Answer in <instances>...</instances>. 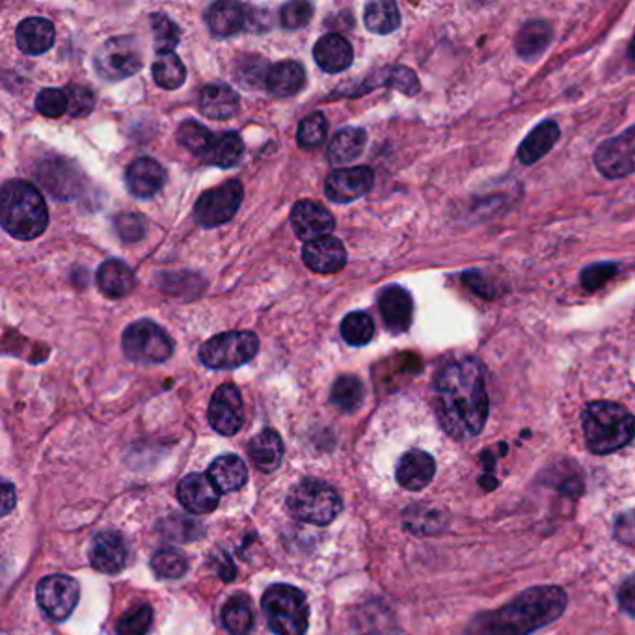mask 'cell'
I'll list each match as a JSON object with an SVG mask.
<instances>
[{
	"label": "cell",
	"instance_id": "52",
	"mask_svg": "<svg viewBox=\"0 0 635 635\" xmlns=\"http://www.w3.org/2000/svg\"><path fill=\"white\" fill-rule=\"evenodd\" d=\"M615 539L622 544H635V511L619 514L615 520Z\"/></svg>",
	"mask_w": 635,
	"mask_h": 635
},
{
	"label": "cell",
	"instance_id": "53",
	"mask_svg": "<svg viewBox=\"0 0 635 635\" xmlns=\"http://www.w3.org/2000/svg\"><path fill=\"white\" fill-rule=\"evenodd\" d=\"M619 604L628 615L635 617V574L622 581L621 589H619Z\"/></svg>",
	"mask_w": 635,
	"mask_h": 635
},
{
	"label": "cell",
	"instance_id": "3",
	"mask_svg": "<svg viewBox=\"0 0 635 635\" xmlns=\"http://www.w3.org/2000/svg\"><path fill=\"white\" fill-rule=\"evenodd\" d=\"M0 220L4 231L15 239H38L49 224V211L40 190L27 181H8L2 187Z\"/></svg>",
	"mask_w": 635,
	"mask_h": 635
},
{
	"label": "cell",
	"instance_id": "15",
	"mask_svg": "<svg viewBox=\"0 0 635 635\" xmlns=\"http://www.w3.org/2000/svg\"><path fill=\"white\" fill-rule=\"evenodd\" d=\"M291 226L298 239L313 243L330 237V233L336 228V220L321 203L302 200L293 205Z\"/></svg>",
	"mask_w": 635,
	"mask_h": 635
},
{
	"label": "cell",
	"instance_id": "5",
	"mask_svg": "<svg viewBox=\"0 0 635 635\" xmlns=\"http://www.w3.org/2000/svg\"><path fill=\"white\" fill-rule=\"evenodd\" d=\"M261 609L276 635H304L310 626V606L306 595L293 585H272L261 600Z\"/></svg>",
	"mask_w": 635,
	"mask_h": 635
},
{
	"label": "cell",
	"instance_id": "11",
	"mask_svg": "<svg viewBox=\"0 0 635 635\" xmlns=\"http://www.w3.org/2000/svg\"><path fill=\"white\" fill-rule=\"evenodd\" d=\"M79 596L81 591L77 581L64 574H53L43 578L36 589L40 608L45 611V615L58 622L69 619V615L79 604Z\"/></svg>",
	"mask_w": 635,
	"mask_h": 635
},
{
	"label": "cell",
	"instance_id": "47",
	"mask_svg": "<svg viewBox=\"0 0 635 635\" xmlns=\"http://www.w3.org/2000/svg\"><path fill=\"white\" fill-rule=\"evenodd\" d=\"M66 95L69 103L68 114L71 118H84L94 110L95 95L90 88L81 84H69Z\"/></svg>",
	"mask_w": 635,
	"mask_h": 635
},
{
	"label": "cell",
	"instance_id": "4",
	"mask_svg": "<svg viewBox=\"0 0 635 635\" xmlns=\"http://www.w3.org/2000/svg\"><path fill=\"white\" fill-rule=\"evenodd\" d=\"M587 447L595 455H609L628 446L635 436L634 414L619 403L596 401L581 414Z\"/></svg>",
	"mask_w": 635,
	"mask_h": 635
},
{
	"label": "cell",
	"instance_id": "9",
	"mask_svg": "<svg viewBox=\"0 0 635 635\" xmlns=\"http://www.w3.org/2000/svg\"><path fill=\"white\" fill-rule=\"evenodd\" d=\"M94 68L101 79L125 81L142 69V55L133 38L120 36L107 40L94 56Z\"/></svg>",
	"mask_w": 635,
	"mask_h": 635
},
{
	"label": "cell",
	"instance_id": "17",
	"mask_svg": "<svg viewBox=\"0 0 635 635\" xmlns=\"http://www.w3.org/2000/svg\"><path fill=\"white\" fill-rule=\"evenodd\" d=\"M90 563L95 570L109 576L122 572L127 563V544L122 533L112 529L97 533L90 546Z\"/></svg>",
	"mask_w": 635,
	"mask_h": 635
},
{
	"label": "cell",
	"instance_id": "34",
	"mask_svg": "<svg viewBox=\"0 0 635 635\" xmlns=\"http://www.w3.org/2000/svg\"><path fill=\"white\" fill-rule=\"evenodd\" d=\"M364 399V384L354 375H343L332 386L330 401L343 414H354L360 406L364 405Z\"/></svg>",
	"mask_w": 635,
	"mask_h": 635
},
{
	"label": "cell",
	"instance_id": "35",
	"mask_svg": "<svg viewBox=\"0 0 635 635\" xmlns=\"http://www.w3.org/2000/svg\"><path fill=\"white\" fill-rule=\"evenodd\" d=\"M222 624L230 635H248L254 628V611L246 596H233L222 609Z\"/></svg>",
	"mask_w": 635,
	"mask_h": 635
},
{
	"label": "cell",
	"instance_id": "26",
	"mask_svg": "<svg viewBox=\"0 0 635 635\" xmlns=\"http://www.w3.org/2000/svg\"><path fill=\"white\" fill-rule=\"evenodd\" d=\"M248 455L259 472H274L284 460V442L276 431L265 429L248 444Z\"/></svg>",
	"mask_w": 635,
	"mask_h": 635
},
{
	"label": "cell",
	"instance_id": "7",
	"mask_svg": "<svg viewBox=\"0 0 635 635\" xmlns=\"http://www.w3.org/2000/svg\"><path fill=\"white\" fill-rule=\"evenodd\" d=\"M125 356L140 365L163 364L174 354V341L153 321L142 319L123 332Z\"/></svg>",
	"mask_w": 635,
	"mask_h": 635
},
{
	"label": "cell",
	"instance_id": "41",
	"mask_svg": "<svg viewBox=\"0 0 635 635\" xmlns=\"http://www.w3.org/2000/svg\"><path fill=\"white\" fill-rule=\"evenodd\" d=\"M341 336L351 347H364L375 336L373 319L364 311H352L341 323Z\"/></svg>",
	"mask_w": 635,
	"mask_h": 635
},
{
	"label": "cell",
	"instance_id": "46",
	"mask_svg": "<svg viewBox=\"0 0 635 635\" xmlns=\"http://www.w3.org/2000/svg\"><path fill=\"white\" fill-rule=\"evenodd\" d=\"M36 110L45 118H60L69 112L68 95L60 88H45L36 97Z\"/></svg>",
	"mask_w": 635,
	"mask_h": 635
},
{
	"label": "cell",
	"instance_id": "13",
	"mask_svg": "<svg viewBox=\"0 0 635 635\" xmlns=\"http://www.w3.org/2000/svg\"><path fill=\"white\" fill-rule=\"evenodd\" d=\"M207 418H209V425L222 436H233L239 433L244 423L241 392L233 384H222L211 397Z\"/></svg>",
	"mask_w": 635,
	"mask_h": 635
},
{
	"label": "cell",
	"instance_id": "29",
	"mask_svg": "<svg viewBox=\"0 0 635 635\" xmlns=\"http://www.w3.org/2000/svg\"><path fill=\"white\" fill-rule=\"evenodd\" d=\"M559 140V125L552 122H542L524 138V142L518 148L520 163L531 166L541 161L544 155H548Z\"/></svg>",
	"mask_w": 635,
	"mask_h": 635
},
{
	"label": "cell",
	"instance_id": "23",
	"mask_svg": "<svg viewBox=\"0 0 635 635\" xmlns=\"http://www.w3.org/2000/svg\"><path fill=\"white\" fill-rule=\"evenodd\" d=\"M317 66L326 73H341L352 66L354 51L349 41L339 34H326L313 47Z\"/></svg>",
	"mask_w": 635,
	"mask_h": 635
},
{
	"label": "cell",
	"instance_id": "50",
	"mask_svg": "<svg viewBox=\"0 0 635 635\" xmlns=\"http://www.w3.org/2000/svg\"><path fill=\"white\" fill-rule=\"evenodd\" d=\"M176 526H172L168 520L164 522V535L174 539V541H196L203 535V526L200 522L192 520V518H183V526H179V516H172L170 518Z\"/></svg>",
	"mask_w": 635,
	"mask_h": 635
},
{
	"label": "cell",
	"instance_id": "38",
	"mask_svg": "<svg viewBox=\"0 0 635 635\" xmlns=\"http://www.w3.org/2000/svg\"><path fill=\"white\" fill-rule=\"evenodd\" d=\"M151 71H153L155 84L164 90H177L187 81V68L181 62V58L174 53L159 55V58L153 62Z\"/></svg>",
	"mask_w": 635,
	"mask_h": 635
},
{
	"label": "cell",
	"instance_id": "16",
	"mask_svg": "<svg viewBox=\"0 0 635 635\" xmlns=\"http://www.w3.org/2000/svg\"><path fill=\"white\" fill-rule=\"evenodd\" d=\"M177 500L189 513L209 514L220 503V490L209 473H190L177 485Z\"/></svg>",
	"mask_w": 635,
	"mask_h": 635
},
{
	"label": "cell",
	"instance_id": "33",
	"mask_svg": "<svg viewBox=\"0 0 635 635\" xmlns=\"http://www.w3.org/2000/svg\"><path fill=\"white\" fill-rule=\"evenodd\" d=\"M364 23L369 32L386 36L399 28L401 14L392 0H375L369 2L365 8Z\"/></svg>",
	"mask_w": 635,
	"mask_h": 635
},
{
	"label": "cell",
	"instance_id": "27",
	"mask_svg": "<svg viewBox=\"0 0 635 635\" xmlns=\"http://www.w3.org/2000/svg\"><path fill=\"white\" fill-rule=\"evenodd\" d=\"M265 86L276 97L297 95L306 86V69L295 60L278 62L267 71Z\"/></svg>",
	"mask_w": 635,
	"mask_h": 635
},
{
	"label": "cell",
	"instance_id": "51",
	"mask_svg": "<svg viewBox=\"0 0 635 635\" xmlns=\"http://www.w3.org/2000/svg\"><path fill=\"white\" fill-rule=\"evenodd\" d=\"M116 230L125 243L140 241L146 233L142 218L136 217V215H122V217L116 218Z\"/></svg>",
	"mask_w": 635,
	"mask_h": 635
},
{
	"label": "cell",
	"instance_id": "54",
	"mask_svg": "<svg viewBox=\"0 0 635 635\" xmlns=\"http://www.w3.org/2000/svg\"><path fill=\"white\" fill-rule=\"evenodd\" d=\"M462 278H464L466 285H468L472 291H475L477 295H481V297L485 298H492V295H494L492 289H490L487 282H485V278H483L479 272H466Z\"/></svg>",
	"mask_w": 635,
	"mask_h": 635
},
{
	"label": "cell",
	"instance_id": "8",
	"mask_svg": "<svg viewBox=\"0 0 635 635\" xmlns=\"http://www.w3.org/2000/svg\"><path fill=\"white\" fill-rule=\"evenodd\" d=\"M259 338L254 332H224L205 341L200 360L209 369H235L256 358Z\"/></svg>",
	"mask_w": 635,
	"mask_h": 635
},
{
	"label": "cell",
	"instance_id": "49",
	"mask_svg": "<svg viewBox=\"0 0 635 635\" xmlns=\"http://www.w3.org/2000/svg\"><path fill=\"white\" fill-rule=\"evenodd\" d=\"M313 17V6L310 2H287L284 8L280 10V21L287 30H298V28L306 27Z\"/></svg>",
	"mask_w": 635,
	"mask_h": 635
},
{
	"label": "cell",
	"instance_id": "32",
	"mask_svg": "<svg viewBox=\"0 0 635 635\" xmlns=\"http://www.w3.org/2000/svg\"><path fill=\"white\" fill-rule=\"evenodd\" d=\"M552 38H554V32L546 21H531L518 32L514 47L518 55L524 58H535L546 51Z\"/></svg>",
	"mask_w": 635,
	"mask_h": 635
},
{
	"label": "cell",
	"instance_id": "55",
	"mask_svg": "<svg viewBox=\"0 0 635 635\" xmlns=\"http://www.w3.org/2000/svg\"><path fill=\"white\" fill-rule=\"evenodd\" d=\"M4 505H2V514H8L15 505V490L10 483H4Z\"/></svg>",
	"mask_w": 635,
	"mask_h": 635
},
{
	"label": "cell",
	"instance_id": "21",
	"mask_svg": "<svg viewBox=\"0 0 635 635\" xmlns=\"http://www.w3.org/2000/svg\"><path fill=\"white\" fill-rule=\"evenodd\" d=\"M434 473H436V462H434L433 457L425 451L412 449L399 460L395 477H397V483L401 487L418 492L427 485H431Z\"/></svg>",
	"mask_w": 635,
	"mask_h": 635
},
{
	"label": "cell",
	"instance_id": "42",
	"mask_svg": "<svg viewBox=\"0 0 635 635\" xmlns=\"http://www.w3.org/2000/svg\"><path fill=\"white\" fill-rule=\"evenodd\" d=\"M151 568L163 580H179L187 574L189 561L176 548H163L151 557Z\"/></svg>",
	"mask_w": 635,
	"mask_h": 635
},
{
	"label": "cell",
	"instance_id": "28",
	"mask_svg": "<svg viewBox=\"0 0 635 635\" xmlns=\"http://www.w3.org/2000/svg\"><path fill=\"white\" fill-rule=\"evenodd\" d=\"M97 285L107 297H127L135 289V272L120 259H109L97 271Z\"/></svg>",
	"mask_w": 635,
	"mask_h": 635
},
{
	"label": "cell",
	"instance_id": "30",
	"mask_svg": "<svg viewBox=\"0 0 635 635\" xmlns=\"http://www.w3.org/2000/svg\"><path fill=\"white\" fill-rule=\"evenodd\" d=\"M209 477L220 492H237L248 481V468L243 459L235 455H222L213 460L209 468Z\"/></svg>",
	"mask_w": 635,
	"mask_h": 635
},
{
	"label": "cell",
	"instance_id": "40",
	"mask_svg": "<svg viewBox=\"0 0 635 635\" xmlns=\"http://www.w3.org/2000/svg\"><path fill=\"white\" fill-rule=\"evenodd\" d=\"M177 138H179V144L183 148L189 149L190 153H194L202 159L207 157L209 149L213 148V144L217 140V136L213 135L205 125L194 122V120H187L179 125Z\"/></svg>",
	"mask_w": 635,
	"mask_h": 635
},
{
	"label": "cell",
	"instance_id": "12",
	"mask_svg": "<svg viewBox=\"0 0 635 635\" xmlns=\"http://www.w3.org/2000/svg\"><path fill=\"white\" fill-rule=\"evenodd\" d=\"M598 172L608 179H624L635 172V127L604 140L595 153Z\"/></svg>",
	"mask_w": 635,
	"mask_h": 635
},
{
	"label": "cell",
	"instance_id": "2",
	"mask_svg": "<svg viewBox=\"0 0 635 635\" xmlns=\"http://www.w3.org/2000/svg\"><path fill=\"white\" fill-rule=\"evenodd\" d=\"M561 587H531L507 606L479 615L468 626V635H529L557 621L567 609Z\"/></svg>",
	"mask_w": 635,
	"mask_h": 635
},
{
	"label": "cell",
	"instance_id": "31",
	"mask_svg": "<svg viewBox=\"0 0 635 635\" xmlns=\"http://www.w3.org/2000/svg\"><path fill=\"white\" fill-rule=\"evenodd\" d=\"M367 135L360 127L339 129L328 146V159L334 164H349L364 153Z\"/></svg>",
	"mask_w": 635,
	"mask_h": 635
},
{
	"label": "cell",
	"instance_id": "14",
	"mask_svg": "<svg viewBox=\"0 0 635 635\" xmlns=\"http://www.w3.org/2000/svg\"><path fill=\"white\" fill-rule=\"evenodd\" d=\"M375 185V174L369 166L339 168L326 177L325 194L330 202L351 203L365 196Z\"/></svg>",
	"mask_w": 635,
	"mask_h": 635
},
{
	"label": "cell",
	"instance_id": "10",
	"mask_svg": "<svg viewBox=\"0 0 635 635\" xmlns=\"http://www.w3.org/2000/svg\"><path fill=\"white\" fill-rule=\"evenodd\" d=\"M243 196L241 181L230 179L215 189L203 192L194 205V217L203 228H218L237 215Z\"/></svg>",
	"mask_w": 635,
	"mask_h": 635
},
{
	"label": "cell",
	"instance_id": "25",
	"mask_svg": "<svg viewBox=\"0 0 635 635\" xmlns=\"http://www.w3.org/2000/svg\"><path fill=\"white\" fill-rule=\"evenodd\" d=\"M200 110L205 118L228 120L239 110V95L224 82L207 84L200 94Z\"/></svg>",
	"mask_w": 635,
	"mask_h": 635
},
{
	"label": "cell",
	"instance_id": "18",
	"mask_svg": "<svg viewBox=\"0 0 635 635\" xmlns=\"http://www.w3.org/2000/svg\"><path fill=\"white\" fill-rule=\"evenodd\" d=\"M302 259L310 271L332 274L345 267L347 250L336 237H325V239L304 244Z\"/></svg>",
	"mask_w": 635,
	"mask_h": 635
},
{
	"label": "cell",
	"instance_id": "56",
	"mask_svg": "<svg viewBox=\"0 0 635 635\" xmlns=\"http://www.w3.org/2000/svg\"><path fill=\"white\" fill-rule=\"evenodd\" d=\"M628 56H630V60H634L635 62V36L632 43H630V47H628Z\"/></svg>",
	"mask_w": 635,
	"mask_h": 635
},
{
	"label": "cell",
	"instance_id": "6",
	"mask_svg": "<svg viewBox=\"0 0 635 635\" xmlns=\"http://www.w3.org/2000/svg\"><path fill=\"white\" fill-rule=\"evenodd\" d=\"M287 507L300 522L313 526L332 524L343 509L338 492L321 479H304L289 492Z\"/></svg>",
	"mask_w": 635,
	"mask_h": 635
},
{
	"label": "cell",
	"instance_id": "39",
	"mask_svg": "<svg viewBox=\"0 0 635 635\" xmlns=\"http://www.w3.org/2000/svg\"><path fill=\"white\" fill-rule=\"evenodd\" d=\"M375 77L379 81H369L365 84V92L373 90L375 86H390L405 95H416L419 92V81L416 73L412 69L403 68V66H390V68L380 69L379 73H375Z\"/></svg>",
	"mask_w": 635,
	"mask_h": 635
},
{
	"label": "cell",
	"instance_id": "36",
	"mask_svg": "<svg viewBox=\"0 0 635 635\" xmlns=\"http://www.w3.org/2000/svg\"><path fill=\"white\" fill-rule=\"evenodd\" d=\"M405 524L416 535H438L446 529L447 516L429 505H414L405 513Z\"/></svg>",
	"mask_w": 635,
	"mask_h": 635
},
{
	"label": "cell",
	"instance_id": "37",
	"mask_svg": "<svg viewBox=\"0 0 635 635\" xmlns=\"http://www.w3.org/2000/svg\"><path fill=\"white\" fill-rule=\"evenodd\" d=\"M243 153V138H241L239 133L230 131V133L218 136L213 148L209 149V153H207V157L203 161L215 164L218 168H233L243 159Z\"/></svg>",
	"mask_w": 635,
	"mask_h": 635
},
{
	"label": "cell",
	"instance_id": "22",
	"mask_svg": "<svg viewBox=\"0 0 635 635\" xmlns=\"http://www.w3.org/2000/svg\"><path fill=\"white\" fill-rule=\"evenodd\" d=\"M55 25L45 17H28L15 30V40L21 53L30 56L47 53L55 43Z\"/></svg>",
	"mask_w": 635,
	"mask_h": 635
},
{
	"label": "cell",
	"instance_id": "19",
	"mask_svg": "<svg viewBox=\"0 0 635 635\" xmlns=\"http://www.w3.org/2000/svg\"><path fill=\"white\" fill-rule=\"evenodd\" d=\"M379 308L384 325L388 326L393 334H403L412 325L414 302L410 293L403 287L399 285L386 287L380 293Z\"/></svg>",
	"mask_w": 635,
	"mask_h": 635
},
{
	"label": "cell",
	"instance_id": "43",
	"mask_svg": "<svg viewBox=\"0 0 635 635\" xmlns=\"http://www.w3.org/2000/svg\"><path fill=\"white\" fill-rule=\"evenodd\" d=\"M149 25L153 28V41H155V51L159 55H170L181 40V32L176 23L163 14H151Z\"/></svg>",
	"mask_w": 635,
	"mask_h": 635
},
{
	"label": "cell",
	"instance_id": "44",
	"mask_svg": "<svg viewBox=\"0 0 635 635\" xmlns=\"http://www.w3.org/2000/svg\"><path fill=\"white\" fill-rule=\"evenodd\" d=\"M153 624V609L148 604H138L127 609L118 621V635H148Z\"/></svg>",
	"mask_w": 635,
	"mask_h": 635
},
{
	"label": "cell",
	"instance_id": "20",
	"mask_svg": "<svg viewBox=\"0 0 635 635\" xmlns=\"http://www.w3.org/2000/svg\"><path fill=\"white\" fill-rule=\"evenodd\" d=\"M164 179H166V174H164L161 164L151 157H140L127 168L125 185L135 198L148 200L163 189Z\"/></svg>",
	"mask_w": 635,
	"mask_h": 635
},
{
	"label": "cell",
	"instance_id": "48",
	"mask_svg": "<svg viewBox=\"0 0 635 635\" xmlns=\"http://www.w3.org/2000/svg\"><path fill=\"white\" fill-rule=\"evenodd\" d=\"M617 272H619L617 263H595L581 271L580 282L587 291H596L608 284Z\"/></svg>",
	"mask_w": 635,
	"mask_h": 635
},
{
	"label": "cell",
	"instance_id": "24",
	"mask_svg": "<svg viewBox=\"0 0 635 635\" xmlns=\"http://www.w3.org/2000/svg\"><path fill=\"white\" fill-rule=\"evenodd\" d=\"M248 21L246 6L233 2V0H222L209 6L205 14V23L209 30L218 38H228L233 34H239Z\"/></svg>",
	"mask_w": 635,
	"mask_h": 635
},
{
	"label": "cell",
	"instance_id": "1",
	"mask_svg": "<svg viewBox=\"0 0 635 635\" xmlns=\"http://www.w3.org/2000/svg\"><path fill=\"white\" fill-rule=\"evenodd\" d=\"M438 419L449 436L473 438L485 429L488 393L485 369L473 358L447 362L434 379Z\"/></svg>",
	"mask_w": 635,
	"mask_h": 635
},
{
	"label": "cell",
	"instance_id": "45",
	"mask_svg": "<svg viewBox=\"0 0 635 635\" xmlns=\"http://www.w3.org/2000/svg\"><path fill=\"white\" fill-rule=\"evenodd\" d=\"M328 135V122L323 112H313L298 125L297 142L302 148L321 146Z\"/></svg>",
	"mask_w": 635,
	"mask_h": 635
}]
</instances>
